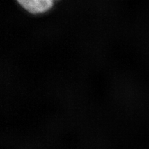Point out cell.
<instances>
[{"label": "cell", "mask_w": 149, "mask_h": 149, "mask_svg": "<svg viewBox=\"0 0 149 149\" xmlns=\"http://www.w3.org/2000/svg\"><path fill=\"white\" fill-rule=\"evenodd\" d=\"M17 3L31 14H42L49 10L54 0H16Z\"/></svg>", "instance_id": "obj_1"}]
</instances>
